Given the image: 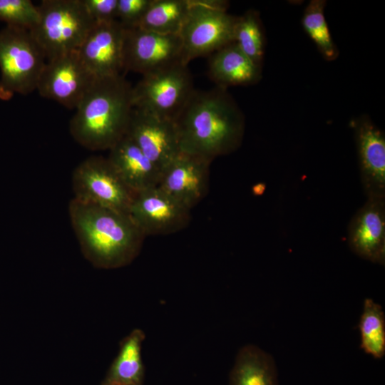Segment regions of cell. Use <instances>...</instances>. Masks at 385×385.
Wrapping results in <instances>:
<instances>
[{
    "instance_id": "52a82bcc",
    "label": "cell",
    "mask_w": 385,
    "mask_h": 385,
    "mask_svg": "<svg viewBox=\"0 0 385 385\" xmlns=\"http://www.w3.org/2000/svg\"><path fill=\"white\" fill-rule=\"evenodd\" d=\"M194 90L188 66L178 64L143 76L133 87V108L174 121Z\"/></svg>"
},
{
    "instance_id": "2e32d148",
    "label": "cell",
    "mask_w": 385,
    "mask_h": 385,
    "mask_svg": "<svg viewBox=\"0 0 385 385\" xmlns=\"http://www.w3.org/2000/svg\"><path fill=\"white\" fill-rule=\"evenodd\" d=\"M347 241L359 257L384 265L385 198H367L349 222Z\"/></svg>"
},
{
    "instance_id": "ba28073f",
    "label": "cell",
    "mask_w": 385,
    "mask_h": 385,
    "mask_svg": "<svg viewBox=\"0 0 385 385\" xmlns=\"http://www.w3.org/2000/svg\"><path fill=\"white\" fill-rule=\"evenodd\" d=\"M74 199L128 213L135 195L117 174L107 158L91 156L72 174Z\"/></svg>"
},
{
    "instance_id": "7402d4cb",
    "label": "cell",
    "mask_w": 385,
    "mask_h": 385,
    "mask_svg": "<svg viewBox=\"0 0 385 385\" xmlns=\"http://www.w3.org/2000/svg\"><path fill=\"white\" fill-rule=\"evenodd\" d=\"M359 328L361 348L376 359L385 354V316L382 307L372 299L364 302Z\"/></svg>"
},
{
    "instance_id": "484cf974",
    "label": "cell",
    "mask_w": 385,
    "mask_h": 385,
    "mask_svg": "<svg viewBox=\"0 0 385 385\" xmlns=\"http://www.w3.org/2000/svg\"><path fill=\"white\" fill-rule=\"evenodd\" d=\"M152 0H118L117 20L124 29L138 26Z\"/></svg>"
},
{
    "instance_id": "cb8c5ba5",
    "label": "cell",
    "mask_w": 385,
    "mask_h": 385,
    "mask_svg": "<svg viewBox=\"0 0 385 385\" xmlns=\"http://www.w3.org/2000/svg\"><path fill=\"white\" fill-rule=\"evenodd\" d=\"M325 5L324 0H312L305 8L302 24L304 30L324 58L332 61L337 57L338 51L324 16Z\"/></svg>"
},
{
    "instance_id": "9c48e42d",
    "label": "cell",
    "mask_w": 385,
    "mask_h": 385,
    "mask_svg": "<svg viewBox=\"0 0 385 385\" xmlns=\"http://www.w3.org/2000/svg\"><path fill=\"white\" fill-rule=\"evenodd\" d=\"M180 63L182 42L179 34H160L138 27L125 29L124 71L143 76Z\"/></svg>"
},
{
    "instance_id": "5b68a950",
    "label": "cell",
    "mask_w": 385,
    "mask_h": 385,
    "mask_svg": "<svg viewBox=\"0 0 385 385\" xmlns=\"http://www.w3.org/2000/svg\"><path fill=\"white\" fill-rule=\"evenodd\" d=\"M191 4L178 34L182 42V63L185 66L233 42L237 19L227 12V1L191 0Z\"/></svg>"
},
{
    "instance_id": "d6986e66",
    "label": "cell",
    "mask_w": 385,
    "mask_h": 385,
    "mask_svg": "<svg viewBox=\"0 0 385 385\" xmlns=\"http://www.w3.org/2000/svg\"><path fill=\"white\" fill-rule=\"evenodd\" d=\"M145 335L133 329L120 342L119 352L111 364L101 385H142L145 369L142 344Z\"/></svg>"
},
{
    "instance_id": "277c9868",
    "label": "cell",
    "mask_w": 385,
    "mask_h": 385,
    "mask_svg": "<svg viewBox=\"0 0 385 385\" xmlns=\"http://www.w3.org/2000/svg\"><path fill=\"white\" fill-rule=\"evenodd\" d=\"M30 31L48 60L76 51L96 22L83 0H43Z\"/></svg>"
},
{
    "instance_id": "7c38bea8",
    "label": "cell",
    "mask_w": 385,
    "mask_h": 385,
    "mask_svg": "<svg viewBox=\"0 0 385 385\" xmlns=\"http://www.w3.org/2000/svg\"><path fill=\"white\" fill-rule=\"evenodd\" d=\"M125 29L118 20L96 23L77 50L95 78L123 74Z\"/></svg>"
},
{
    "instance_id": "3957f363",
    "label": "cell",
    "mask_w": 385,
    "mask_h": 385,
    "mask_svg": "<svg viewBox=\"0 0 385 385\" xmlns=\"http://www.w3.org/2000/svg\"><path fill=\"white\" fill-rule=\"evenodd\" d=\"M133 86L123 74L96 78L70 122L73 139L91 150H109L127 132Z\"/></svg>"
},
{
    "instance_id": "8fae6325",
    "label": "cell",
    "mask_w": 385,
    "mask_h": 385,
    "mask_svg": "<svg viewBox=\"0 0 385 385\" xmlns=\"http://www.w3.org/2000/svg\"><path fill=\"white\" fill-rule=\"evenodd\" d=\"M95 78L76 51L48 60L36 90L42 97L76 109Z\"/></svg>"
},
{
    "instance_id": "4316f807",
    "label": "cell",
    "mask_w": 385,
    "mask_h": 385,
    "mask_svg": "<svg viewBox=\"0 0 385 385\" xmlns=\"http://www.w3.org/2000/svg\"><path fill=\"white\" fill-rule=\"evenodd\" d=\"M96 23L117 20L118 0H83Z\"/></svg>"
},
{
    "instance_id": "6da1fadb",
    "label": "cell",
    "mask_w": 385,
    "mask_h": 385,
    "mask_svg": "<svg viewBox=\"0 0 385 385\" xmlns=\"http://www.w3.org/2000/svg\"><path fill=\"white\" fill-rule=\"evenodd\" d=\"M180 150L210 162L236 150L245 133L244 115L225 88L195 89L174 120Z\"/></svg>"
},
{
    "instance_id": "7a4b0ae2",
    "label": "cell",
    "mask_w": 385,
    "mask_h": 385,
    "mask_svg": "<svg viewBox=\"0 0 385 385\" xmlns=\"http://www.w3.org/2000/svg\"><path fill=\"white\" fill-rule=\"evenodd\" d=\"M68 214L82 253L95 267H122L139 254L145 236L128 213L73 198Z\"/></svg>"
},
{
    "instance_id": "30bf717a",
    "label": "cell",
    "mask_w": 385,
    "mask_h": 385,
    "mask_svg": "<svg viewBox=\"0 0 385 385\" xmlns=\"http://www.w3.org/2000/svg\"><path fill=\"white\" fill-rule=\"evenodd\" d=\"M190 210L158 185L135 193L128 215L145 236L163 235L186 227Z\"/></svg>"
},
{
    "instance_id": "44dd1931",
    "label": "cell",
    "mask_w": 385,
    "mask_h": 385,
    "mask_svg": "<svg viewBox=\"0 0 385 385\" xmlns=\"http://www.w3.org/2000/svg\"><path fill=\"white\" fill-rule=\"evenodd\" d=\"M191 0H152L138 28L178 34L191 8Z\"/></svg>"
},
{
    "instance_id": "ac0fdd59",
    "label": "cell",
    "mask_w": 385,
    "mask_h": 385,
    "mask_svg": "<svg viewBox=\"0 0 385 385\" xmlns=\"http://www.w3.org/2000/svg\"><path fill=\"white\" fill-rule=\"evenodd\" d=\"M207 73L217 87L256 83L261 78V67L247 57L233 41L210 55Z\"/></svg>"
},
{
    "instance_id": "ffe728a7",
    "label": "cell",
    "mask_w": 385,
    "mask_h": 385,
    "mask_svg": "<svg viewBox=\"0 0 385 385\" xmlns=\"http://www.w3.org/2000/svg\"><path fill=\"white\" fill-rule=\"evenodd\" d=\"M273 358L259 347L241 348L230 375V385H278Z\"/></svg>"
},
{
    "instance_id": "e0dca14e",
    "label": "cell",
    "mask_w": 385,
    "mask_h": 385,
    "mask_svg": "<svg viewBox=\"0 0 385 385\" xmlns=\"http://www.w3.org/2000/svg\"><path fill=\"white\" fill-rule=\"evenodd\" d=\"M108 150V160L132 192L158 185L160 170L126 134Z\"/></svg>"
},
{
    "instance_id": "5bb4252c",
    "label": "cell",
    "mask_w": 385,
    "mask_h": 385,
    "mask_svg": "<svg viewBox=\"0 0 385 385\" xmlns=\"http://www.w3.org/2000/svg\"><path fill=\"white\" fill-rule=\"evenodd\" d=\"M210 163L180 151L162 171L158 186L192 210L207 192Z\"/></svg>"
},
{
    "instance_id": "9a60e30c",
    "label": "cell",
    "mask_w": 385,
    "mask_h": 385,
    "mask_svg": "<svg viewBox=\"0 0 385 385\" xmlns=\"http://www.w3.org/2000/svg\"><path fill=\"white\" fill-rule=\"evenodd\" d=\"M357 148L360 178L367 198H385V136L370 119L351 122Z\"/></svg>"
},
{
    "instance_id": "603a6c76",
    "label": "cell",
    "mask_w": 385,
    "mask_h": 385,
    "mask_svg": "<svg viewBox=\"0 0 385 385\" xmlns=\"http://www.w3.org/2000/svg\"><path fill=\"white\" fill-rule=\"evenodd\" d=\"M264 39L257 11L250 9L237 16L234 29V42L247 57L260 67L264 56Z\"/></svg>"
},
{
    "instance_id": "4fadbf2b",
    "label": "cell",
    "mask_w": 385,
    "mask_h": 385,
    "mask_svg": "<svg viewBox=\"0 0 385 385\" xmlns=\"http://www.w3.org/2000/svg\"><path fill=\"white\" fill-rule=\"evenodd\" d=\"M126 135L161 173L180 151L178 130L173 120L136 108L132 110Z\"/></svg>"
},
{
    "instance_id": "d4e9b609",
    "label": "cell",
    "mask_w": 385,
    "mask_h": 385,
    "mask_svg": "<svg viewBox=\"0 0 385 385\" xmlns=\"http://www.w3.org/2000/svg\"><path fill=\"white\" fill-rule=\"evenodd\" d=\"M0 20L31 31L38 22V7L30 0H0Z\"/></svg>"
},
{
    "instance_id": "8992f818",
    "label": "cell",
    "mask_w": 385,
    "mask_h": 385,
    "mask_svg": "<svg viewBox=\"0 0 385 385\" xmlns=\"http://www.w3.org/2000/svg\"><path fill=\"white\" fill-rule=\"evenodd\" d=\"M46 59L29 30L6 25L0 31V89L4 93L33 92Z\"/></svg>"
}]
</instances>
